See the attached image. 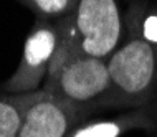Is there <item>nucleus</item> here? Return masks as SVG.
<instances>
[{
    "label": "nucleus",
    "mask_w": 157,
    "mask_h": 137,
    "mask_svg": "<svg viewBox=\"0 0 157 137\" xmlns=\"http://www.w3.org/2000/svg\"><path fill=\"white\" fill-rule=\"evenodd\" d=\"M146 5L137 0L129 7L126 35L108 58L111 86L96 104V112L136 109L157 102V41L144 27Z\"/></svg>",
    "instance_id": "1"
},
{
    "label": "nucleus",
    "mask_w": 157,
    "mask_h": 137,
    "mask_svg": "<svg viewBox=\"0 0 157 137\" xmlns=\"http://www.w3.org/2000/svg\"><path fill=\"white\" fill-rule=\"evenodd\" d=\"M60 43L52 59L93 56L108 59L119 46L124 22L116 0H81L66 18L56 20Z\"/></svg>",
    "instance_id": "2"
},
{
    "label": "nucleus",
    "mask_w": 157,
    "mask_h": 137,
    "mask_svg": "<svg viewBox=\"0 0 157 137\" xmlns=\"http://www.w3.org/2000/svg\"><path fill=\"white\" fill-rule=\"evenodd\" d=\"M111 86L108 59L93 56H70L50 65L41 91L86 109L91 116L96 104L104 97Z\"/></svg>",
    "instance_id": "3"
},
{
    "label": "nucleus",
    "mask_w": 157,
    "mask_h": 137,
    "mask_svg": "<svg viewBox=\"0 0 157 137\" xmlns=\"http://www.w3.org/2000/svg\"><path fill=\"white\" fill-rule=\"evenodd\" d=\"M60 43L56 22L36 18L32 32L25 38L22 59L17 71L2 84L7 94H30L41 91L52 59Z\"/></svg>",
    "instance_id": "4"
},
{
    "label": "nucleus",
    "mask_w": 157,
    "mask_h": 137,
    "mask_svg": "<svg viewBox=\"0 0 157 137\" xmlns=\"http://www.w3.org/2000/svg\"><path fill=\"white\" fill-rule=\"evenodd\" d=\"M90 116L86 109L40 91L25 112L17 137H68Z\"/></svg>",
    "instance_id": "5"
},
{
    "label": "nucleus",
    "mask_w": 157,
    "mask_h": 137,
    "mask_svg": "<svg viewBox=\"0 0 157 137\" xmlns=\"http://www.w3.org/2000/svg\"><path fill=\"white\" fill-rule=\"evenodd\" d=\"M131 131H157V102L127 109L109 119L86 121L71 131L68 137H121Z\"/></svg>",
    "instance_id": "6"
},
{
    "label": "nucleus",
    "mask_w": 157,
    "mask_h": 137,
    "mask_svg": "<svg viewBox=\"0 0 157 137\" xmlns=\"http://www.w3.org/2000/svg\"><path fill=\"white\" fill-rule=\"evenodd\" d=\"M40 91L30 94H0V137H17L23 117Z\"/></svg>",
    "instance_id": "7"
},
{
    "label": "nucleus",
    "mask_w": 157,
    "mask_h": 137,
    "mask_svg": "<svg viewBox=\"0 0 157 137\" xmlns=\"http://www.w3.org/2000/svg\"><path fill=\"white\" fill-rule=\"evenodd\" d=\"M38 18L56 22L66 18L76 10L81 0H20Z\"/></svg>",
    "instance_id": "8"
},
{
    "label": "nucleus",
    "mask_w": 157,
    "mask_h": 137,
    "mask_svg": "<svg viewBox=\"0 0 157 137\" xmlns=\"http://www.w3.org/2000/svg\"><path fill=\"white\" fill-rule=\"evenodd\" d=\"M154 137H157V131H155V132H154Z\"/></svg>",
    "instance_id": "9"
}]
</instances>
